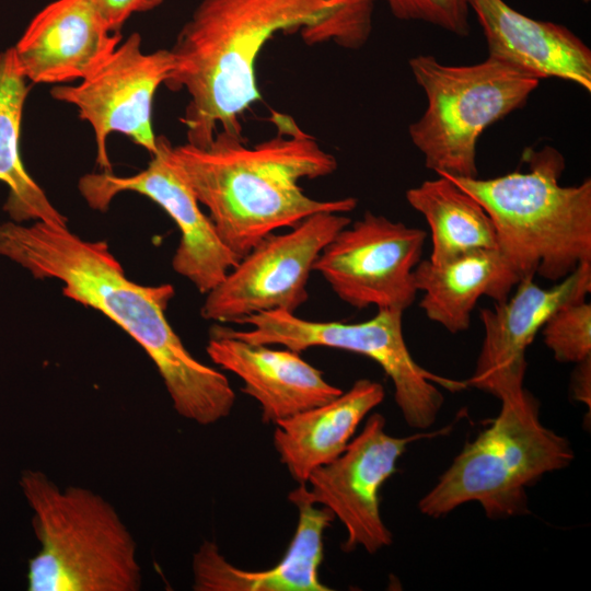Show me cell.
Masks as SVG:
<instances>
[{
  "instance_id": "19",
  "label": "cell",
  "mask_w": 591,
  "mask_h": 591,
  "mask_svg": "<svg viewBox=\"0 0 591 591\" xmlns=\"http://www.w3.org/2000/svg\"><path fill=\"white\" fill-rule=\"evenodd\" d=\"M384 396L382 384L360 379L334 399L276 421L274 447L291 477L306 484L312 471L339 456Z\"/></svg>"
},
{
  "instance_id": "9",
  "label": "cell",
  "mask_w": 591,
  "mask_h": 591,
  "mask_svg": "<svg viewBox=\"0 0 591 591\" xmlns=\"http://www.w3.org/2000/svg\"><path fill=\"white\" fill-rule=\"evenodd\" d=\"M351 222L345 213L317 212L259 241L211 291L204 318L236 323L270 311L294 313L309 298L308 280L323 248Z\"/></svg>"
},
{
  "instance_id": "5",
  "label": "cell",
  "mask_w": 591,
  "mask_h": 591,
  "mask_svg": "<svg viewBox=\"0 0 591 591\" xmlns=\"http://www.w3.org/2000/svg\"><path fill=\"white\" fill-rule=\"evenodd\" d=\"M38 552L28 559V591H138L137 544L115 508L83 487H59L42 471H23Z\"/></svg>"
},
{
  "instance_id": "4",
  "label": "cell",
  "mask_w": 591,
  "mask_h": 591,
  "mask_svg": "<svg viewBox=\"0 0 591 591\" xmlns=\"http://www.w3.org/2000/svg\"><path fill=\"white\" fill-rule=\"evenodd\" d=\"M526 172L494 178H451L491 218L497 247L520 280L538 275L560 281L591 263V181L563 186V154L551 146L526 148Z\"/></svg>"
},
{
  "instance_id": "21",
  "label": "cell",
  "mask_w": 591,
  "mask_h": 591,
  "mask_svg": "<svg viewBox=\"0 0 591 591\" xmlns=\"http://www.w3.org/2000/svg\"><path fill=\"white\" fill-rule=\"evenodd\" d=\"M28 91L13 47L0 53V181L9 188L4 210L19 223L35 220L67 225V218L30 176L21 159V125Z\"/></svg>"
},
{
  "instance_id": "22",
  "label": "cell",
  "mask_w": 591,
  "mask_h": 591,
  "mask_svg": "<svg viewBox=\"0 0 591 591\" xmlns=\"http://www.w3.org/2000/svg\"><path fill=\"white\" fill-rule=\"evenodd\" d=\"M408 204L426 219L433 264L476 250L497 248L494 222L482 205L451 178L438 175L406 192Z\"/></svg>"
},
{
  "instance_id": "20",
  "label": "cell",
  "mask_w": 591,
  "mask_h": 591,
  "mask_svg": "<svg viewBox=\"0 0 591 591\" xmlns=\"http://www.w3.org/2000/svg\"><path fill=\"white\" fill-rule=\"evenodd\" d=\"M414 280L417 291L424 292L419 306L426 316L457 334L468 328L482 297L502 302L520 278L497 247L472 251L438 265L420 260Z\"/></svg>"
},
{
  "instance_id": "25",
  "label": "cell",
  "mask_w": 591,
  "mask_h": 591,
  "mask_svg": "<svg viewBox=\"0 0 591 591\" xmlns=\"http://www.w3.org/2000/svg\"><path fill=\"white\" fill-rule=\"evenodd\" d=\"M106 25L119 33L126 21L135 13L148 12L164 0H93Z\"/></svg>"
},
{
  "instance_id": "12",
  "label": "cell",
  "mask_w": 591,
  "mask_h": 591,
  "mask_svg": "<svg viewBox=\"0 0 591 591\" xmlns=\"http://www.w3.org/2000/svg\"><path fill=\"white\" fill-rule=\"evenodd\" d=\"M172 69L170 49L143 53L140 35L132 33L79 84H59L50 93L55 100L76 106L79 117L90 124L97 164L112 172L106 143L113 132L125 135L151 155L157 152L153 100Z\"/></svg>"
},
{
  "instance_id": "26",
  "label": "cell",
  "mask_w": 591,
  "mask_h": 591,
  "mask_svg": "<svg viewBox=\"0 0 591 591\" xmlns=\"http://www.w3.org/2000/svg\"><path fill=\"white\" fill-rule=\"evenodd\" d=\"M571 378V393L573 397L588 405L591 403V357L576 363Z\"/></svg>"
},
{
  "instance_id": "23",
  "label": "cell",
  "mask_w": 591,
  "mask_h": 591,
  "mask_svg": "<svg viewBox=\"0 0 591 591\" xmlns=\"http://www.w3.org/2000/svg\"><path fill=\"white\" fill-rule=\"evenodd\" d=\"M541 332L557 361L578 363L591 357V304L584 300L559 308Z\"/></svg>"
},
{
  "instance_id": "1",
  "label": "cell",
  "mask_w": 591,
  "mask_h": 591,
  "mask_svg": "<svg viewBox=\"0 0 591 591\" xmlns=\"http://www.w3.org/2000/svg\"><path fill=\"white\" fill-rule=\"evenodd\" d=\"M374 0H201L170 49L164 83L189 96L187 143L205 148L219 131L242 136L241 116L262 99L256 61L279 32L358 49L372 27Z\"/></svg>"
},
{
  "instance_id": "24",
  "label": "cell",
  "mask_w": 591,
  "mask_h": 591,
  "mask_svg": "<svg viewBox=\"0 0 591 591\" xmlns=\"http://www.w3.org/2000/svg\"><path fill=\"white\" fill-rule=\"evenodd\" d=\"M403 21H421L459 36L470 33V0H384Z\"/></svg>"
},
{
  "instance_id": "6",
  "label": "cell",
  "mask_w": 591,
  "mask_h": 591,
  "mask_svg": "<svg viewBox=\"0 0 591 591\" xmlns=\"http://www.w3.org/2000/svg\"><path fill=\"white\" fill-rule=\"evenodd\" d=\"M499 399L491 425L463 447L419 500L422 514L441 518L475 501L489 519L522 515L529 508L528 487L570 465V442L542 424L533 394L523 387Z\"/></svg>"
},
{
  "instance_id": "17",
  "label": "cell",
  "mask_w": 591,
  "mask_h": 591,
  "mask_svg": "<svg viewBox=\"0 0 591 591\" xmlns=\"http://www.w3.org/2000/svg\"><path fill=\"white\" fill-rule=\"evenodd\" d=\"M299 518L289 546L274 567L244 570L230 564L216 543L204 542L193 557V589L196 591H329L320 581L324 557V532L335 520L325 507L310 501L306 484L288 494Z\"/></svg>"
},
{
  "instance_id": "8",
  "label": "cell",
  "mask_w": 591,
  "mask_h": 591,
  "mask_svg": "<svg viewBox=\"0 0 591 591\" xmlns=\"http://www.w3.org/2000/svg\"><path fill=\"white\" fill-rule=\"evenodd\" d=\"M403 313L397 309H378L370 320L343 323L309 321L296 313L270 311L236 322L250 325L252 328L247 331L218 326L223 333L251 344L276 345L297 352L328 347L373 360L391 379L396 405L407 425L425 430L434 424L443 404L438 386L457 392L467 384L434 374L415 361L404 339Z\"/></svg>"
},
{
  "instance_id": "15",
  "label": "cell",
  "mask_w": 591,
  "mask_h": 591,
  "mask_svg": "<svg viewBox=\"0 0 591 591\" xmlns=\"http://www.w3.org/2000/svg\"><path fill=\"white\" fill-rule=\"evenodd\" d=\"M93 0H56L28 23L13 47L32 83H69L93 73L120 44Z\"/></svg>"
},
{
  "instance_id": "10",
  "label": "cell",
  "mask_w": 591,
  "mask_h": 591,
  "mask_svg": "<svg viewBox=\"0 0 591 591\" xmlns=\"http://www.w3.org/2000/svg\"><path fill=\"white\" fill-rule=\"evenodd\" d=\"M426 237L424 230L367 211L323 248L313 271L354 308L405 311L418 292L414 269Z\"/></svg>"
},
{
  "instance_id": "16",
  "label": "cell",
  "mask_w": 591,
  "mask_h": 591,
  "mask_svg": "<svg viewBox=\"0 0 591 591\" xmlns=\"http://www.w3.org/2000/svg\"><path fill=\"white\" fill-rule=\"evenodd\" d=\"M206 352L215 364L242 380L241 392L259 404L265 424L323 405L343 393L300 352L251 344L223 333L218 324L210 328Z\"/></svg>"
},
{
  "instance_id": "7",
  "label": "cell",
  "mask_w": 591,
  "mask_h": 591,
  "mask_svg": "<svg viewBox=\"0 0 591 591\" xmlns=\"http://www.w3.org/2000/svg\"><path fill=\"white\" fill-rule=\"evenodd\" d=\"M409 68L427 97L426 111L408 127L410 140L428 169L454 177H477L478 138L523 107L540 82L489 56L476 65L448 66L418 55Z\"/></svg>"
},
{
  "instance_id": "11",
  "label": "cell",
  "mask_w": 591,
  "mask_h": 591,
  "mask_svg": "<svg viewBox=\"0 0 591 591\" xmlns=\"http://www.w3.org/2000/svg\"><path fill=\"white\" fill-rule=\"evenodd\" d=\"M157 152L148 166L130 176L112 172L90 173L79 181V190L88 205L105 211L123 192L143 195L158 204L177 225L181 239L172 258L175 273L207 294L236 266L239 258L220 239L211 219L171 155L172 143L157 137Z\"/></svg>"
},
{
  "instance_id": "2",
  "label": "cell",
  "mask_w": 591,
  "mask_h": 591,
  "mask_svg": "<svg viewBox=\"0 0 591 591\" xmlns=\"http://www.w3.org/2000/svg\"><path fill=\"white\" fill-rule=\"evenodd\" d=\"M0 255L36 279L61 281L65 297L100 311L135 339L179 416L207 426L231 414L236 396L228 378L197 360L165 316L172 285L134 282L105 242L83 240L57 223L0 224Z\"/></svg>"
},
{
  "instance_id": "27",
  "label": "cell",
  "mask_w": 591,
  "mask_h": 591,
  "mask_svg": "<svg viewBox=\"0 0 591 591\" xmlns=\"http://www.w3.org/2000/svg\"><path fill=\"white\" fill-rule=\"evenodd\" d=\"M582 1H584V2H589L590 0H582Z\"/></svg>"
},
{
  "instance_id": "18",
  "label": "cell",
  "mask_w": 591,
  "mask_h": 591,
  "mask_svg": "<svg viewBox=\"0 0 591 591\" xmlns=\"http://www.w3.org/2000/svg\"><path fill=\"white\" fill-rule=\"evenodd\" d=\"M488 56L537 78H558L591 91V50L568 27L522 14L503 0H470Z\"/></svg>"
},
{
  "instance_id": "13",
  "label": "cell",
  "mask_w": 591,
  "mask_h": 591,
  "mask_svg": "<svg viewBox=\"0 0 591 591\" xmlns=\"http://www.w3.org/2000/svg\"><path fill=\"white\" fill-rule=\"evenodd\" d=\"M385 418L371 414L344 452L310 474L306 493L310 501L327 508L346 530L341 549L358 547L374 554L392 544V532L380 512V489L396 472L398 459L409 443L440 434L420 432L394 437L385 431Z\"/></svg>"
},
{
  "instance_id": "3",
  "label": "cell",
  "mask_w": 591,
  "mask_h": 591,
  "mask_svg": "<svg viewBox=\"0 0 591 591\" xmlns=\"http://www.w3.org/2000/svg\"><path fill=\"white\" fill-rule=\"evenodd\" d=\"M276 135L253 147L243 136L219 130L205 148L171 147V155L222 242L241 259L265 236L324 211L347 213L357 199L318 200L301 179L327 176L337 160L296 120L273 112Z\"/></svg>"
},
{
  "instance_id": "14",
  "label": "cell",
  "mask_w": 591,
  "mask_h": 591,
  "mask_svg": "<svg viewBox=\"0 0 591 591\" xmlns=\"http://www.w3.org/2000/svg\"><path fill=\"white\" fill-rule=\"evenodd\" d=\"M515 293L493 309H483L484 339L476 368L466 384L496 396L523 389L525 351L546 320L559 308L584 301L591 291V263L551 288L528 277L517 283Z\"/></svg>"
}]
</instances>
